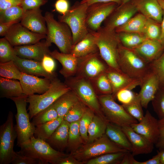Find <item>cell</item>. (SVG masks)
<instances>
[{"instance_id":"6da1fadb","label":"cell","mask_w":164,"mask_h":164,"mask_svg":"<svg viewBox=\"0 0 164 164\" xmlns=\"http://www.w3.org/2000/svg\"><path fill=\"white\" fill-rule=\"evenodd\" d=\"M90 31L95 37L100 55L102 59L109 67L121 71L118 64L120 42L118 33L115 30L109 29L104 26H101L96 31Z\"/></svg>"},{"instance_id":"7a4b0ae2","label":"cell","mask_w":164,"mask_h":164,"mask_svg":"<svg viewBox=\"0 0 164 164\" xmlns=\"http://www.w3.org/2000/svg\"><path fill=\"white\" fill-rule=\"evenodd\" d=\"M44 16L47 28L46 41L50 44H55L61 52L70 53L73 36L69 27L65 23L56 20L50 12H46Z\"/></svg>"},{"instance_id":"3957f363","label":"cell","mask_w":164,"mask_h":164,"mask_svg":"<svg viewBox=\"0 0 164 164\" xmlns=\"http://www.w3.org/2000/svg\"><path fill=\"white\" fill-rule=\"evenodd\" d=\"M70 90L56 76L51 80L50 87L45 92L28 96L27 102L29 105L28 110L30 119L51 106L62 95Z\"/></svg>"},{"instance_id":"277c9868","label":"cell","mask_w":164,"mask_h":164,"mask_svg":"<svg viewBox=\"0 0 164 164\" xmlns=\"http://www.w3.org/2000/svg\"><path fill=\"white\" fill-rule=\"evenodd\" d=\"M20 147L24 154L36 160L39 164H56L60 159L68 155L54 149L46 141L34 136Z\"/></svg>"},{"instance_id":"5b68a950","label":"cell","mask_w":164,"mask_h":164,"mask_svg":"<svg viewBox=\"0 0 164 164\" xmlns=\"http://www.w3.org/2000/svg\"><path fill=\"white\" fill-rule=\"evenodd\" d=\"M64 83L95 114L105 117L101 109L98 95L90 80L75 75L66 78Z\"/></svg>"},{"instance_id":"8992f818","label":"cell","mask_w":164,"mask_h":164,"mask_svg":"<svg viewBox=\"0 0 164 164\" xmlns=\"http://www.w3.org/2000/svg\"><path fill=\"white\" fill-rule=\"evenodd\" d=\"M118 64L121 71L130 77L142 81L150 72L148 63L133 49L127 48L120 43Z\"/></svg>"},{"instance_id":"52a82bcc","label":"cell","mask_w":164,"mask_h":164,"mask_svg":"<svg viewBox=\"0 0 164 164\" xmlns=\"http://www.w3.org/2000/svg\"><path fill=\"white\" fill-rule=\"evenodd\" d=\"M88 5L77 2L64 14L59 15V21L65 23L70 28L73 36V46L82 40L89 32L86 23Z\"/></svg>"},{"instance_id":"ba28073f","label":"cell","mask_w":164,"mask_h":164,"mask_svg":"<svg viewBox=\"0 0 164 164\" xmlns=\"http://www.w3.org/2000/svg\"><path fill=\"white\" fill-rule=\"evenodd\" d=\"M121 152H129L111 141L105 134L92 142L83 144L70 155L84 163L103 154Z\"/></svg>"},{"instance_id":"9c48e42d","label":"cell","mask_w":164,"mask_h":164,"mask_svg":"<svg viewBox=\"0 0 164 164\" xmlns=\"http://www.w3.org/2000/svg\"><path fill=\"white\" fill-rule=\"evenodd\" d=\"M28 97L24 95L10 98L15 103L17 109L15 127L17 135V145L19 147L34 136L35 129L36 126L30 121L29 114L26 108Z\"/></svg>"},{"instance_id":"30bf717a","label":"cell","mask_w":164,"mask_h":164,"mask_svg":"<svg viewBox=\"0 0 164 164\" xmlns=\"http://www.w3.org/2000/svg\"><path fill=\"white\" fill-rule=\"evenodd\" d=\"M98 97L102 112L109 122L121 127L131 126L138 122L127 112L122 105L115 101L112 94L99 95Z\"/></svg>"},{"instance_id":"8fae6325","label":"cell","mask_w":164,"mask_h":164,"mask_svg":"<svg viewBox=\"0 0 164 164\" xmlns=\"http://www.w3.org/2000/svg\"><path fill=\"white\" fill-rule=\"evenodd\" d=\"M17 135L14 126L13 114L9 112L5 122L0 126V164L11 163L15 151L14 143Z\"/></svg>"},{"instance_id":"7c38bea8","label":"cell","mask_w":164,"mask_h":164,"mask_svg":"<svg viewBox=\"0 0 164 164\" xmlns=\"http://www.w3.org/2000/svg\"><path fill=\"white\" fill-rule=\"evenodd\" d=\"M119 5L114 2H97L88 6L86 23L89 30L96 31L104 21Z\"/></svg>"},{"instance_id":"4fadbf2b","label":"cell","mask_w":164,"mask_h":164,"mask_svg":"<svg viewBox=\"0 0 164 164\" xmlns=\"http://www.w3.org/2000/svg\"><path fill=\"white\" fill-rule=\"evenodd\" d=\"M80 58L78 68L76 75L90 80L105 72L109 67L101 58L99 52Z\"/></svg>"},{"instance_id":"5bb4252c","label":"cell","mask_w":164,"mask_h":164,"mask_svg":"<svg viewBox=\"0 0 164 164\" xmlns=\"http://www.w3.org/2000/svg\"><path fill=\"white\" fill-rule=\"evenodd\" d=\"M4 37L15 46L35 43L46 39V35L32 32L18 22L11 27Z\"/></svg>"},{"instance_id":"9a60e30c","label":"cell","mask_w":164,"mask_h":164,"mask_svg":"<svg viewBox=\"0 0 164 164\" xmlns=\"http://www.w3.org/2000/svg\"><path fill=\"white\" fill-rule=\"evenodd\" d=\"M138 12L135 5L130 1L118 5L104 20V27L115 30L125 23Z\"/></svg>"},{"instance_id":"2e32d148","label":"cell","mask_w":164,"mask_h":164,"mask_svg":"<svg viewBox=\"0 0 164 164\" xmlns=\"http://www.w3.org/2000/svg\"><path fill=\"white\" fill-rule=\"evenodd\" d=\"M131 127L136 132L145 138L153 144H155L159 135L158 120L148 110L138 122L132 124Z\"/></svg>"},{"instance_id":"e0dca14e","label":"cell","mask_w":164,"mask_h":164,"mask_svg":"<svg viewBox=\"0 0 164 164\" xmlns=\"http://www.w3.org/2000/svg\"><path fill=\"white\" fill-rule=\"evenodd\" d=\"M112 88V95L114 98L120 90H132L141 84L142 81L132 78L121 71L108 68L105 72Z\"/></svg>"},{"instance_id":"ac0fdd59","label":"cell","mask_w":164,"mask_h":164,"mask_svg":"<svg viewBox=\"0 0 164 164\" xmlns=\"http://www.w3.org/2000/svg\"><path fill=\"white\" fill-rule=\"evenodd\" d=\"M19 81L24 94L28 96L44 93L49 89L51 84V80L48 78H41L22 72Z\"/></svg>"},{"instance_id":"d6986e66","label":"cell","mask_w":164,"mask_h":164,"mask_svg":"<svg viewBox=\"0 0 164 164\" xmlns=\"http://www.w3.org/2000/svg\"><path fill=\"white\" fill-rule=\"evenodd\" d=\"M51 45L46 40L34 44L15 46L16 55L22 58L41 62L45 55L50 54L49 47Z\"/></svg>"},{"instance_id":"ffe728a7","label":"cell","mask_w":164,"mask_h":164,"mask_svg":"<svg viewBox=\"0 0 164 164\" xmlns=\"http://www.w3.org/2000/svg\"><path fill=\"white\" fill-rule=\"evenodd\" d=\"M40 8L27 10L25 12L20 23L30 31L46 35L47 28L44 16Z\"/></svg>"},{"instance_id":"44dd1931","label":"cell","mask_w":164,"mask_h":164,"mask_svg":"<svg viewBox=\"0 0 164 164\" xmlns=\"http://www.w3.org/2000/svg\"><path fill=\"white\" fill-rule=\"evenodd\" d=\"M121 128L131 144V152L133 156L147 154L152 152L154 144L135 132L131 126H124Z\"/></svg>"},{"instance_id":"7402d4cb","label":"cell","mask_w":164,"mask_h":164,"mask_svg":"<svg viewBox=\"0 0 164 164\" xmlns=\"http://www.w3.org/2000/svg\"><path fill=\"white\" fill-rule=\"evenodd\" d=\"M50 55L61 64L62 67L59 73L65 78L76 75L78 68L80 58L70 53L59 52L56 50L50 52Z\"/></svg>"},{"instance_id":"603a6c76","label":"cell","mask_w":164,"mask_h":164,"mask_svg":"<svg viewBox=\"0 0 164 164\" xmlns=\"http://www.w3.org/2000/svg\"><path fill=\"white\" fill-rule=\"evenodd\" d=\"M138 11L147 18L161 23L163 11L159 0H130Z\"/></svg>"},{"instance_id":"cb8c5ba5","label":"cell","mask_w":164,"mask_h":164,"mask_svg":"<svg viewBox=\"0 0 164 164\" xmlns=\"http://www.w3.org/2000/svg\"><path fill=\"white\" fill-rule=\"evenodd\" d=\"M140 86L141 89L138 94L142 107L146 109L159 88V81L155 75L150 71L142 80Z\"/></svg>"},{"instance_id":"d4e9b609","label":"cell","mask_w":164,"mask_h":164,"mask_svg":"<svg viewBox=\"0 0 164 164\" xmlns=\"http://www.w3.org/2000/svg\"><path fill=\"white\" fill-rule=\"evenodd\" d=\"M133 49L146 61L149 63L159 57L164 47L158 40L146 38Z\"/></svg>"},{"instance_id":"484cf974","label":"cell","mask_w":164,"mask_h":164,"mask_svg":"<svg viewBox=\"0 0 164 164\" xmlns=\"http://www.w3.org/2000/svg\"><path fill=\"white\" fill-rule=\"evenodd\" d=\"M13 61L22 73L36 76H43L51 80L56 77L55 73H50L43 67L41 62L20 58L17 55Z\"/></svg>"},{"instance_id":"4316f807","label":"cell","mask_w":164,"mask_h":164,"mask_svg":"<svg viewBox=\"0 0 164 164\" xmlns=\"http://www.w3.org/2000/svg\"><path fill=\"white\" fill-rule=\"evenodd\" d=\"M98 52L99 51L95 37L89 30L88 33L82 40L72 46L70 53L76 57L81 58Z\"/></svg>"},{"instance_id":"83f0119b","label":"cell","mask_w":164,"mask_h":164,"mask_svg":"<svg viewBox=\"0 0 164 164\" xmlns=\"http://www.w3.org/2000/svg\"><path fill=\"white\" fill-rule=\"evenodd\" d=\"M70 125V123L63 120L54 132L46 141L53 148L62 152L67 147Z\"/></svg>"},{"instance_id":"f1b7e54d","label":"cell","mask_w":164,"mask_h":164,"mask_svg":"<svg viewBox=\"0 0 164 164\" xmlns=\"http://www.w3.org/2000/svg\"><path fill=\"white\" fill-rule=\"evenodd\" d=\"M105 134L114 143L129 152H131V144L121 127L108 122Z\"/></svg>"},{"instance_id":"f546056e","label":"cell","mask_w":164,"mask_h":164,"mask_svg":"<svg viewBox=\"0 0 164 164\" xmlns=\"http://www.w3.org/2000/svg\"><path fill=\"white\" fill-rule=\"evenodd\" d=\"M18 80L0 77L1 97L10 98L24 94L20 81Z\"/></svg>"},{"instance_id":"4dcf8cb0","label":"cell","mask_w":164,"mask_h":164,"mask_svg":"<svg viewBox=\"0 0 164 164\" xmlns=\"http://www.w3.org/2000/svg\"><path fill=\"white\" fill-rule=\"evenodd\" d=\"M79 100L77 95L71 90L62 95L53 104L59 117L63 118L70 109Z\"/></svg>"},{"instance_id":"1f68e13d","label":"cell","mask_w":164,"mask_h":164,"mask_svg":"<svg viewBox=\"0 0 164 164\" xmlns=\"http://www.w3.org/2000/svg\"><path fill=\"white\" fill-rule=\"evenodd\" d=\"M108 122L105 117L95 114L88 128V138L86 143L92 142L105 134Z\"/></svg>"},{"instance_id":"d6a6232c","label":"cell","mask_w":164,"mask_h":164,"mask_svg":"<svg viewBox=\"0 0 164 164\" xmlns=\"http://www.w3.org/2000/svg\"><path fill=\"white\" fill-rule=\"evenodd\" d=\"M147 18L141 13L133 16L123 25L116 28L117 33L129 32L142 33Z\"/></svg>"},{"instance_id":"836d02e7","label":"cell","mask_w":164,"mask_h":164,"mask_svg":"<svg viewBox=\"0 0 164 164\" xmlns=\"http://www.w3.org/2000/svg\"><path fill=\"white\" fill-rule=\"evenodd\" d=\"M63 120L62 118L50 121L36 126L34 136L46 141L54 132Z\"/></svg>"},{"instance_id":"e575fe53","label":"cell","mask_w":164,"mask_h":164,"mask_svg":"<svg viewBox=\"0 0 164 164\" xmlns=\"http://www.w3.org/2000/svg\"><path fill=\"white\" fill-rule=\"evenodd\" d=\"M117 33L121 44L125 47L130 49L137 47L146 39L142 33L129 32Z\"/></svg>"},{"instance_id":"d590c367","label":"cell","mask_w":164,"mask_h":164,"mask_svg":"<svg viewBox=\"0 0 164 164\" xmlns=\"http://www.w3.org/2000/svg\"><path fill=\"white\" fill-rule=\"evenodd\" d=\"M79 121L70 123L67 149L73 152L84 144L79 129Z\"/></svg>"},{"instance_id":"8d00e7d4","label":"cell","mask_w":164,"mask_h":164,"mask_svg":"<svg viewBox=\"0 0 164 164\" xmlns=\"http://www.w3.org/2000/svg\"><path fill=\"white\" fill-rule=\"evenodd\" d=\"M128 152H118L103 154L84 162V164H120Z\"/></svg>"},{"instance_id":"74e56055","label":"cell","mask_w":164,"mask_h":164,"mask_svg":"<svg viewBox=\"0 0 164 164\" xmlns=\"http://www.w3.org/2000/svg\"><path fill=\"white\" fill-rule=\"evenodd\" d=\"M25 12L21 6L12 7L0 11V23L11 22H19Z\"/></svg>"},{"instance_id":"f35d334b","label":"cell","mask_w":164,"mask_h":164,"mask_svg":"<svg viewBox=\"0 0 164 164\" xmlns=\"http://www.w3.org/2000/svg\"><path fill=\"white\" fill-rule=\"evenodd\" d=\"M97 94L99 95L112 94L111 85L105 72L90 80Z\"/></svg>"},{"instance_id":"ab89813d","label":"cell","mask_w":164,"mask_h":164,"mask_svg":"<svg viewBox=\"0 0 164 164\" xmlns=\"http://www.w3.org/2000/svg\"><path fill=\"white\" fill-rule=\"evenodd\" d=\"M59 117L53 104L40 111L32 118V122L35 126L54 120Z\"/></svg>"},{"instance_id":"60d3db41","label":"cell","mask_w":164,"mask_h":164,"mask_svg":"<svg viewBox=\"0 0 164 164\" xmlns=\"http://www.w3.org/2000/svg\"><path fill=\"white\" fill-rule=\"evenodd\" d=\"M22 72L13 60L0 63V77L19 80Z\"/></svg>"},{"instance_id":"b9f144b4","label":"cell","mask_w":164,"mask_h":164,"mask_svg":"<svg viewBox=\"0 0 164 164\" xmlns=\"http://www.w3.org/2000/svg\"><path fill=\"white\" fill-rule=\"evenodd\" d=\"M122 105L129 114L138 122L143 117L142 107L138 94L136 93L134 99L130 103L122 104Z\"/></svg>"},{"instance_id":"7bdbcfd3","label":"cell","mask_w":164,"mask_h":164,"mask_svg":"<svg viewBox=\"0 0 164 164\" xmlns=\"http://www.w3.org/2000/svg\"><path fill=\"white\" fill-rule=\"evenodd\" d=\"M150 71L156 76L159 88L164 89V51L157 59L149 63Z\"/></svg>"},{"instance_id":"ee69618b","label":"cell","mask_w":164,"mask_h":164,"mask_svg":"<svg viewBox=\"0 0 164 164\" xmlns=\"http://www.w3.org/2000/svg\"><path fill=\"white\" fill-rule=\"evenodd\" d=\"M95 114L92 110L87 107L83 116L79 120V131L84 144L87 142L88 128Z\"/></svg>"},{"instance_id":"f6af8a7d","label":"cell","mask_w":164,"mask_h":164,"mask_svg":"<svg viewBox=\"0 0 164 164\" xmlns=\"http://www.w3.org/2000/svg\"><path fill=\"white\" fill-rule=\"evenodd\" d=\"M87 106L80 100L68 111L63 120L70 123L79 121L84 113Z\"/></svg>"},{"instance_id":"bcb514c9","label":"cell","mask_w":164,"mask_h":164,"mask_svg":"<svg viewBox=\"0 0 164 164\" xmlns=\"http://www.w3.org/2000/svg\"><path fill=\"white\" fill-rule=\"evenodd\" d=\"M12 46L5 38L0 39V63L13 60L16 56Z\"/></svg>"},{"instance_id":"7dc6e473","label":"cell","mask_w":164,"mask_h":164,"mask_svg":"<svg viewBox=\"0 0 164 164\" xmlns=\"http://www.w3.org/2000/svg\"><path fill=\"white\" fill-rule=\"evenodd\" d=\"M159 23L152 19L147 18L142 32L146 38L159 40L161 27Z\"/></svg>"},{"instance_id":"c3c4849f","label":"cell","mask_w":164,"mask_h":164,"mask_svg":"<svg viewBox=\"0 0 164 164\" xmlns=\"http://www.w3.org/2000/svg\"><path fill=\"white\" fill-rule=\"evenodd\" d=\"M152 103L153 109L159 119L164 118V89H159Z\"/></svg>"},{"instance_id":"681fc988","label":"cell","mask_w":164,"mask_h":164,"mask_svg":"<svg viewBox=\"0 0 164 164\" xmlns=\"http://www.w3.org/2000/svg\"><path fill=\"white\" fill-rule=\"evenodd\" d=\"M11 163L13 164H39L36 159L24 154L20 150L15 152L13 156Z\"/></svg>"},{"instance_id":"f907efd6","label":"cell","mask_w":164,"mask_h":164,"mask_svg":"<svg viewBox=\"0 0 164 164\" xmlns=\"http://www.w3.org/2000/svg\"><path fill=\"white\" fill-rule=\"evenodd\" d=\"M136 94V93L133 92L131 90L123 89L118 92L116 97L122 104H126L131 102Z\"/></svg>"},{"instance_id":"816d5d0a","label":"cell","mask_w":164,"mask_h":164,"mask_svg":"<svg viewBox=\"0 0 164 164\" xmlns=\"http://www.w3.org/2000/svg\"><path fill=\"white\" fill-rule=\"evenodd\" d=\"M41 63L43 67L46 71L50 73H55L56 63L54 59L50 54L45 55Z\"/></svg>"},{"instance_id":"f5cc1de1","label":"cell","mask_w":164,"mask_h":164,"mask_svg":"<svg viewBox=\"0 0 164 164\" xmlns=\"http://www.w3.org/2000/svg\"><path fill=\"white\" fill-rule=\"evenodd\" d=\"M47 2L48 0H22L21 6L25 12L27 10L40 8Z\"/></svg>"},{"instance_id":"db71d44e","label":"cell","mask_w":164,"mask_h":164,"mask_svg":"<svg viewBox=\"0 0 164 164\" xmlns=\"http://www.w3.org/2000/svg\"><path fill=\"white\" fill-rule=\"evenodd\" d=\"M159 135L155 144L159 150L164 149V118L158 120Z\"/></svg>"},{"instance_id":"11a10c76","label":"cell","mask_w":164,"mask_h":164,"mask_svg":"<svg viewBox=\"0 0 164 164\" xmlns=\"http://www.w3.org/2000/svg\"><path fill=\"white\" fill-rule=\"evenodd\" d=\"M160 156L161 152L159 151L152 159L145 161L139 162L135 160L134 156L132 155L130 158V164H161Z\"/></svg>"},{"instance_id":"9f6ffc18","label":"cell","mask_w":164,"mask_h":164,"mask_svg":"<svg viewBox=\"0 0 164 164\" xmlns=\"http://www.w3.org/2000/svg\"><path fill=\"white\" fill-rule=\"evenodd\" d=\"M22 0H0V11L15 6H21Z\"/></svg>"},{"instance_id":"6f0895ef","label":"cell","mask_w":164,"mask_h":164,"mask_svg":"<svg viewBox=\"0 0 164 164\" xmlns=\"http://www.w3.org/2000/svg\"><path fill=\"white\" fill-rule=\"evenodd\" d=\"M55 7L56 11L62 15H64L70 9L67 0H57L55 4Z\"/></svg>"},{"instance_id":"680465c9","label":"cell","mask_w":164,"mask_h":164,"mask_svg":"<svg viewBox=\"0 0 164 164\" xmlns=\"http://www.w3.org/2000/svg\"><path fill=\"white\" fill-rule=\"evenodd\" d=\"M84 162L78 161L73 156L68 155L67 156L60 159L56 164H84Z\"/></svg>"},{"instance_id":"91938a15","label":"cell","mask_w":164,"mask_h":164,"mask_svg":"<svg viewBox=\"0 0 164 164\" xmlns=\"http://www.w3.org/2000/svg\"><path fill=\"white\" fill-rule=\"evenodd\" d=\"M123 1V0H82L80 2L86 3L88 6L97 2H114L119 5L122 4Z\"/></svg>"},{"instance_id":"94428289","label":"cell","mask_w":164,"mask_h":164,"mask_svg":"<svg viewBox=\"0 0 164 164\" xmlns=\"http://www.w3.org/2000/svg\"><path fill=\"white\" fill-rule=\"evenodd\" d=\"M18 22H13L5 23H0V36H5L13 24Z\"/></svg>"},{"instance_id":"6125c7cd","label":"cell","mask_w":164,"mask_h":164,"mask_svg":"<svg viewBox=\"0 0 164 164\" xmlns=\"http://www.w3.org/2000/svg\"><path fill=\"white\" fill-rule=\"evenodd\" d=\"M161 32L159 41L164 47V10L163 11V17L161 23Z\"/></svg>"},{"instance_id":"be15d7a7","label":"cell","mask_w":164,"mask_h":164,"mask_svg":"<svg viewBox=\"0 0 164 164\" xmlns=\"http://www.w3.org/2000/svg\"><path fill=\"white\" fill-rule=\"evenodd\" d=\"M161 152V164H164V149L160 150Z\"/></svg>"},{"instance_id":"e7e4bbea","label":"cell","mask_w":164,"mask_h":164,"mask_svg":"<svg viewBox=\"0 0 164 164\" xmlns=\"http://www.w3.org/2000/svg\"><path fill=\"white\" fill-rule=\"evenodd\" d=\"M130 0H123L122 4L127 2H129V1H130Z\"/></svg>"}]
</instances>
